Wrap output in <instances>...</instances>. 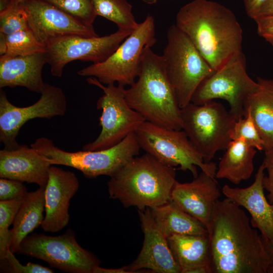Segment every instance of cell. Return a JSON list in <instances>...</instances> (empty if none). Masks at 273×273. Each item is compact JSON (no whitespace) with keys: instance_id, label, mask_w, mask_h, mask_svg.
<instances>
[{"instance_id":"cell-1","label":"cell","mask_w":273,"mask_h":273,"mask_svg":"<svg viewBox=\"0 0 273 273\" xmlns=\"http://www.w3.org/2000/svg\"><path fill=\"white\" fill-rule=\"evenodd\" d=\"M209 237L212 273H267L269 260L260 235L230 199L217 201Z\"/></svg>"},{"instance_id":"cell-2","label":"cell","mask_w":273,"mask_h":273,"mask_svg":"<svg viewBox=\"0 0 273 273\" xmlns=\"http://www.w3.org/2000/svg\"><path fill=\"white\" fill-rule=\"evenodd\" d=\"M176 26L185 33L214 71L242 52L243 30L229 8L209 0H193L176 15Z\"/></svg>"},{"instance_id":"cell-3","label":"cell","mask_w":273,"mask_h":273,"mask_svg":"<svg viewBox=\"0 0 273 273\" xmlns=\"http://www.w3.org/2000/svg\"><path fill=\"white\" fill-rule=\"evenodd\" d=\"M124 94L128 105L146 121L168 129H182L181 109L162 57L151 47L143 50L139 75Z\"/></svg>"},{"instance_id":"cell-4","label":"cell","mask_w":273,"mask_h":273,"mask_svg":"<svg viewBox=\"0 0 273 273\" xmlns=\"http://www.w3.org/2000/svg\"><path fill=\"white\" fill-rule=\"evenodd\" d=\"M176 181L174 167L146 153L132 158L110 177L108 192L110 198L119 200L124 207L142 210L170 201Z\"/></svg>"},{"instance_id":"cell-5","label":"cell","mask_w":273,"mask_h":273,"mask_svg":"<svg viewBox=\"0 0 273 273\" xmlns=\"http://www.w3.org/2000/svg\"><path fill=\"white\" fill-rule=\"evenodd\" d=\"M51 165H62L80 171L87 178L100 175L113 176L141 149L135 132L128 134L118 144L106 149L77 152L64 151L56 146L52 140L40 137L30 145Z\"/></svg>"},{"instance_id":"cell-6","label":"cell","mask_w":273,"mask_h":273,"mask_svg":"<svg viewBox=\"0 0 273 273\" xmlns=\"http://www.w3.org/2000/svg\"><path fill=\"white\" fill-rule=\"evenodd\" d=\"M161 56L181 109L191 102L200 83L215 71L175 24L171 25L167 30V43Z\"/></svg>"},{"instance_id":"cell-7","label":"cell","mask_w":273,"mask_h":273,"mask_svg":"<svg viewBox=\"0 0 273 273\" xmlns=\"http://www.w3.org/2000/svg\"><path fill=\"white\" fill-rule=\"evenodd\" d=\"M156 42L154 18L148 15L106 60L92 64L78 74L95 77L105 85L116 83L130 86L139 75L143 50L147 47L152 48Z\"/></svg>"},{"instance_id":"cell-8","label":"cell","mask_w":273,"mask_h":273,"mask_svg":"<svg viewBox=\"0 0 273 273\" xmlns=\"http://www.w3.org/2000/svg\"><path fill=\"white\" fill-rule=\"evenodd\" d=\"M182 129L205 163L217 151L225 150L232 141L231 130L237 120L219 102L202 105L192 102L181 108Z\"/></svg>"},{"instance_id":"cell-9","label":"cell","mask_w":273,"mask_h":273,"mask_svg":"<svg viewBox=\"0 0 273 273\" xmlns=\"http://www.w3.org/2000/svg\"><path fill=\"white\" fill-rule=\"evenodd\" d=\"M135 134L141 149L161 163L171 167L179 166L197 176V166L215 176V163H205L183 129H168L145 121Z\"/></svg>"},{"instance_id":"cell-10","label":"cell","mask_w":273,"mask_h":273,"mask_svg":"<svg viewBox=\"0 0 273 273\" xmlns=\"http://www.w3.org/2000/svg\"><path fill=\"white\" fill-rule=\"evenodd\" d=\"M258 87L257 82L247 72L246 58L241 52L202 81L191 102L202 105L215 99L224 100L229 103L230 113L238 120L244 117L246 102Z\"/></svg>"},{"instance_id":"cell-11","label":"cell","mask_w":273,"mask_h":273,"mask_svg":"<svg viewBox=\"0 0 273 273\" xmlns=\"http://www.w3.org/2000/svg\"><path fill=\"white\" fill-rule=\"evenodd\" d=\"M87 82L101 88L104 94L98 99L97 108L102 110L99 118L101 131L96 140L84 145L83 150L96 151L110 148L135 132L146 121L127 104L125 86L112 83L105 85L94 77Z\"/></svg>"},{"instance_id":"cell-12","label":"cell","mask_w":273,"mask_h":273,"mask_svg":"<svg viewBox=\"0 0 273 273\" xmlns=\"http://www.w3.org/2000/svg\"><path fill=\"white\" fill-rule=\"evenodd\" d=\"M17 253L42 260L51 267L68 273H93L100 264L94 254L78 243L70 229L57 236L36 233L27 236Z\"/></svg>"},{"instance_id":"cell-13","label":"cell","mask_w":273,"mask_h":273,"mask_svg":"<svg viewBox=\"0 0 273 273\" xmlns=\"http://www.w3.org/2000/svg\"><path fill=\"white\" fill-rule=\"evenodd\" d=\"M132 31L118 29L104 36L69 35L56 38L45 47L47 63L53 76H62L66 65L75 60L93 64L106 60Z\"/></svg>"},{"instance_id":"cell-14","label":"cell","mask_w":273,"mask_h":273,"mask_svg":"<svg viewBox=\"0 0 273 273\" xmlns=\"http://www.w3.org/2000/svg\"><path fill=\"white\" fill-rule=\"evenodd\" d=\"M39 99L27 107H17L0 91V141L4 149H17L20 145L16 138L21 127L31 119H50L63 116L67 110L66 96L61 88L45 83Z\"/></svg>"},{"instance_id":"cell-15","label":"cell","mask_w":273,"mask_h":273,"mask_svg":"<svg viewBox=\"0 0 273 273\" xmlns=\"http://www.w3.org/2000/svg\"><path fill=\"white\" fill-rule=\"evenodd\" d=\"M29 29L45 47L51 41L66 35L96 37L93 26L85 25L53 5L43 0L23 2Z\"/></svg>"},{"instance_id":"cell-16","label":"cell","mask_w":273,"mask_h":273,"mask_svg":"<svg viewBox=\"0 0 273 273\" xmlns=\"http://www.w3.org/2000/svg\"><path fill=\"white\" fill-rule=\"evenodd\" d=\"M220 196L215 177L202 171L190 182L176 180L170 201L203 223L209 235L214 209Z\"/></svg>"},{"instance_id":"cell-17","label":"cell","mask_w":273,"mask_h":273,"mask_svg":"<svg viewBox=\"0 0 273 273\" xmlns=\"http://www.w3.org/2000/svg\"><path fill=\"white\" fill-rule=\"evenodd\" d=\"M144 235L143 247L137 258L125 268L128 273L145 269L157 273H180L167 238L155 223L149 208L138 209Z\"/></svg>"},{"instance_id":"cell-18","label":"cell","mask_w":273,"mask_h":273,"mask_svg":"<svg viewBox=\"0 0 273 273\" xmlns=\"http://www.w3.org/2000/svg\"><path fill=\"white\" fill-rule=\"evenodd\" d=\"M79 187L75 174L51 165L44 191L45 214L41 226L47 232L56 233L69 223L70 201Z\"/></svg>"},{"instance_id":"cell-19","label":"cell","mask_w":273,"mask_h":273,"mask_svg":"<svg viewBox=\"0 0 273 273\" xmlns=\"http://www.w3.org/2000/svg\"><path fill=\"white\" fill-rule=\"evenodd\" d=\"M265 170L263 162L250 186L240 188L225 185L222 188V193L226 198L245 208L251 215L252 226L260 231L262 237L272 241L273 204L267 201L264 193L263 179Z\"/></svg>"},{"instance_id":"cell-20","label":"cell","mask_w":273,"mask_h":273,"mask_svg":"<svg viewBox=\"0 0 273 273\" xmlns=\"http://www.w3.org/2000/svg\"><path fill=\"white\" fill-rule=\"evenodd\" d=\"M51 165L36 149L26 145L0 151V178L33 183L45 189Z\"/></svg>"},{"instance_id":"cell-21","label":"cell","mask_w":273,"mask_h":273,"mask_svg":"<svg viewBox=\"0 0 273 273\" xmlns=\"http://www.w3.org/2000/svg\"><path fill=\"white\" fill-rule=\"evenodd\" d=\"M46 63L44 52L24 56H1L0 88L19 86L40 94L45 84L42 71Z\"/></svg>"},{"instance_id":"cell-22","label":"cell","mask_w":273,"mask_h":273,"mask_svg":"<svg viewBox=\"0 0 273 273\" xmlns=\"http://www.w3.org/2000/svg\"><path fill=\"white\" fill-rule=\"evenodd\" d=\"M167 240L180 273H212L208 234L174 235Z\"/></svg>"},{"instance_id":"cell-23","label":"cell","mask_w":273,"mask_h":273,"mask_svg":"<svg viewBox=\"0 0 273 273\" xmlns=\"http://www.w3.org/2000/svg\"><path fill=\"white\" fill-rule=\"evenodd\" d=\"M256 81L259 87L248 98L245 115L249 113L252 118L263 141L264 151L273 150V78L257 77Z\"/></svg>"},{"instance_id":"cell-24","label":"cell","mask_w":273,"mask_h":273,"mask_svg":"<svg viewBox=\"0 0 273 273\" xmlns=\"http://www.w3.org/2000/svg\"><path fill=\"white\" fill-rule=\"evenodd\" d=\"M45 189L39 187L24 197L11 229L10 250L17 253L21 242L39 225L44 219Z\"/></svg>"},{"instance_id":"cell-25","label":"cell","mask_w":273,"mask_h":273,"mask_svg":"<svg viewBox=\"0 0 273 273\" xmlns=\"http://www.w3.org/2000/svg\"><path fill=\"white\" fill-rule=\"evenodd\" d=\"M217 168L215 177L238 185L250 178L257 150L241 140H232Z\"/></svg>"},{"instance_id":"cell-26","label":"cell","mask_w":273,"mask_h":273,"mask_svg":"<svg viewBox=\"0 0 273 273\" xmlns=\"http://www.w3.org/2000/svg\"><path fill=\"white\" fill-rule=\"evenodd\" d=\"M149 208L155 223L166 238L174 235L208 234L203 223L171 201Z\"/></svg>"},{"instance_id":"cell-27","label":"cell","mask_w":273,"mask_h":273,"mask_svg":"<svg viewBox=\"0 0 273 273\" xmlns=\"http://www.w3.org/2000/svg\"><path fill=\"white\" fill-rule=\"evenodd\" d=\"M96 14L113 22L119 29L133 31L138 27L132 6L127 0H92Z\"/></svg>"},{"instance_id":"cell-28","label":"cell","mask_w":273,"mask_h":273,"mask_svg":"<svg viewBox=\"0 0 273 273\" xmlns=\"http://www.w3.org/2000/svg\"><path fill=\"white\" fill-rule=\"evenodd\" d=\"M5 39L6 53L1 56H24L45 52V46L36 39L29 29L5 35Z\"/></svg>"},{"instance_id":"cell-29","label":"cell","mask_w":273,"mask_h":273,"mask_svg":"<svg viewBox=\"0 0 273 273\" xmlns=\"http://www.w3.org/2000/svg\"><path fill=\"white\" fill-rule=\"evenodd\" d=\"M24 198L0 201V259L4 261L10 249L11 240L10 225L13 223L16 213Z\"/></svg>"},{"instance_id":"cell-30","label":"cell","mask_w":273,"mask_h":273,"mask_svg":"<svg viewBox=\"0 0 273 273\" xmlns=\"http://www.w3.org/2000/svg\"><path fill=\"white\" fill-rule=\"evenodd\" d=\"M59 8L80 23L92 26L97 15L92 0H43Z\"/></svg>"},{"instance_id":"cell-31","label":"cell","mask_w":273,"mask_h":273,"mask_svg":"<svg viewBox=\"0 0 273 273\" xmlns=\"http://www.w3.org/2000/svg\"><path fill=\"white\" fill-rule=\"evenodd\" d=\"M29 29L23 3L12 0L8 7L0 12V33L9 35Z\"/></svg>"},{"instance_id":"cell-32","label":"cell","mask_w":273,"mask_h":273,"mask_svg":"<svg viewBox=\"0 0 273 273\" xmlns=\"http://www.w3.org/2000/svg\"><path fill=\"white\" fill-rule=\"evenodd\" d=\"M230 137L231 140H241L256 150H264L263 141L249 113L235 121Z\"/></svg>"},{"instance_id":"cell-33","label":"cell","mask_w":273,"mask_h":273,"mask_svg":"<svg viewBox=\"0 0 273 273\" xmlns=\"http://www.w3.org/2000/svg\"><path fill=\"white\" fill-rule=\"evenodd\" d=\"M9 249L7 253L6 261L8 264V272L13 273H53L54 270L33 262H28L26 265H22Z\"/></svg>"},{"instance_id":"cell-34","label":"cell","mask_w":273,"mask_h":273,"mask_svg":"<svg viewBox=\"0 0 273 273\" xmlns=\"http://www.w3.org/2000/svg\"><path fill=\"white\" fill-rule=\"evenodd\" d=\"M22 182L5 178L0 179V201L24 198L27 194Z\"/></svg>"},{"instance_id":"cell-35","label":"cell","mask_w":273,"mask_h":273,"mask_svg":"<svg viewBox=\"0 0 273 273\" xmlns=\"http://www.w3.org/2000/svg\"><path fill=\"white\" fill-rule=\"evenodd\" d=\"M267 171V175L263 179V186L268 192L267 198L273 204V150L265 151V158L263 161Z\"/></svg>"},{"instance_id":"cell-36","label":"cell","mask_w":273,"mask_h":273,"mask_svg":"<svg viewBox=\"0 0 273 273\" xmlns=\"http://www.w3.org/2000/svg\"><path fill=\"white\" fill-rule=\"evenodd\" d=\"M258 35L269 43L273 41V16L258 17L254 19Z\"/></svg>"},{"instance_id":"cell-37","label":"cell","mask_w":273,"mask_h":273,"mask_svg":"<svg viewBox=\"0 0 273 273\" xmlns=\"http://www.w3.org/2000/svg\"><path fill=\"white\" fill-rule=\"evenodd\" d=\"M247 15L254 20L267 0H243Z\"/></svg>"},{"instance_id":"cell-38","label":"cell","mask_w":273,"mask_h":273,"mask_svg":"<svg viewBox=\"0 0 273 273\" xmlns=\"http://www.w3.org/2000/svg\"><path fill=\"white\" fill-rule=\"evenodd\" d=\"M261 238L269 260L267 273H273V240H268L261 236Z\"/></svg>"},{"instance_id":"cell-39","label":"cell","mask_w":273,"mask_h":273,"mask_svg":"<svg viewBox=\"0 0 273 273\" xmlns=\"http://www.w3.org/2000/svg\"><path fill=\"white\" fill-rule=\"evenodd\" d=\"M270 16H273V0H267L260 9L256 18Z\"/></svg>"},{"instance_id":"cell-40","label":"cell","mask_w":273,"mask_h":273,"mask_svg":"<svg viewBox=\"0 0 273 273\" xmlns=\"http://www.w3.org/2000/svg\"><path fill=\"white\" fill-rule=\"evenodd\" d=\"M144 2L148 4H153L157 2V0H142Z\"/></svg>"},{"instance_id":"cell-41","label":"cell","mask_w":273,"mask_h":273,"mask_svg":"<svg viewBox=\"0 0 273 273\" xmlns=\"http://www.w3.org/2000/svg\"><path fill=\"white\" fill-rule=\"evenodd\" d=\"M19 3H23V2H24L25 0H15Z\"/></svg>"},{"instance_id":"cell-42","label":"cell","mask_w":273,"mask_h":273,"mask_svg":"<svg viewBox=\"0 0 273 273\" xmlns=\"http://www.w3.org/2000/svg\"><path fill=\"white\" fill-rule=\"evenodd\" d=\"M270 44L271 45V46L273 47V41L270 43Z\"/></svg>"}]
</instances>
